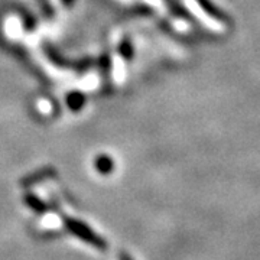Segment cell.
<instances>
[{"mask_svg":"<svg viewBox=\"0 0 260 260\" xmlns=\"http://www.w3.org/2000/svg\"><path fill=\"white\" fill-rule=\"evenodd\" d=\"M120 54L126 56V58H130V56H132V54H133V48L130 45L129 41H123V42H121Z\"/></svg>","mask_w":260,"mask_h":260,"instance_id":"cell-6","label":"cell"},{"mask_svg":"<svg viewBox=\"0 0 260 260\" xmlns=\"http://www.w3.org/2000/svg\"><path fill=\"white\" fill-rule=\"evenodd\" d=\"M85 104V97L80 91H73L67 95V106L73 110V112H80Z\"/></svg>","mask_w":260,"mask_h":260,"instance_id":"cell-3","label":"cell"},{"mask_svg":"<svg viewBox=\"0 0 260 260\" xmlns=\"http://www.w3.org/2000/svg\"><path fill=\"white\" fill-rule=\"evenodd\" d=\"M23 201H25V204L28 205L32 211H35L38 214H42L47 210V204L41 198H38L35 194H26L25 198H23Z\"/></svg>","mask_w":260,"mask_h":260,"instance_id":"cell-4","label":"cell"},{"mask_svg":"<svg viewBox=\"0 0 260 260\" xmlns=\"http://www.w3.org/2000/svg\"><path fill=\"white\" fill-rule=\"evenodd\" d=\"M119 259L120 260H133L132 259V256H130L129 253H126V251H120V254H119Z\"/></svg>","mask_w":260,"mask_h":260,"instance_id":"cell-7","label":"cell"},{"mask_svg":"<svg viewBox=\"0 0 260 260\" xmlns=\"http://www.w3.org/2000/svg\"><path fill=\"white\" fill-rule=\"evenodd\" d=\"M62 2H64L65 5H67V6H71V5H73V2H74V0H62Z\"/></svg>","mask_w":260,"mask_h":260,"instance_id":"cell-8","label":"cell"},{"mask_svg":"<svg viewBox=\"0 0 260 260\" xmlns=\"http://www.w3.org/2000/svg\"><path fill=\"white\" fill-rule=\"evenodd\" d=\"M94 168L99 174L109 175L114 171V160L109 155H99L94 159Z\"/></svg>","mask_w":260,"mask_h":260,"instance_id":"cell-2","label":"cell"},{"mask_svg":"<svg viewBox=\"0 0 260 260\" xmlns=\"http://www.w3.org/2000/svg\"><path fill=\"white\" fill-rule=\"evenodd\" d=\"M55 172H54V169H42V171H37L34 175H30V177L25 178V181H22V185H32V184H37L39 181H42V178H47L51 177V175H54Z\"/></svg>","mask_w":260,"mask_h":260,"instance_id":"cell-5","label":"cell"},{"mask_svg":"<svg viewBox=\"0 0 260 260\" xmlns=\"http://www.w3.org/2000/svg\"><path fill=\"white\" fill-rule=\"evenodd\" d=\"M65 227L68 229V232L74 234L75 237H78L80 240L91 244L93 247L99 249V250L104 251L107 249V242L103 239L102 236L95 234V233L83 221L80 220H74V218H65Z\"/></svg>","mask_w":260,"mask_h":260,"instance_id":"cell-1","label":"cell"}]
</instances>
